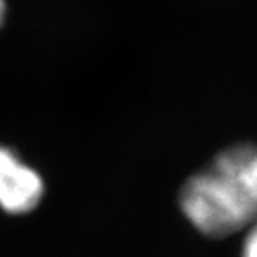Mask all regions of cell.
I'll return each instance as SVG.
<instances>
[{
    "label": "cell",
    "instance_id": "3957f363",
    "mask_svg": "<svg viewBox=\"0 0 257 257\" xmlns=\"http://www.w3.org/2000/svg\"><path fill=\"white\" fill-rule=\"evenodd\" d=\"M240 257H257V222L245 230Z\"/></svg>",
    "mask_w": 257,
    "mask_h": 257
},
{
    "label": "cell",
    "instance_id": "277c9868",
    "mask_svg": "<svg viewBox=\"0 0 257 257\" xmlns=\"http://www.w3.org/2000/svg\"><path fill=\"white\" fill-rule=\"evenodd\" d=\"M4 15H5V4H4V0H0V24H2V20H4Z\"/></svg>",
    "mask_w": 257,
    "mask_h": 257
},
{
    "label": "cell",
    "instance_id": "7a4b0ae2",
    "mask_svg": "<svg viewBox=\"0 0 257 257\" xmlns=\"http://www.w3.org/2000/svg\"><path fill=\"white\" fill-rule=\"evenodd\" d=\"M44 182L32 169L24 166L9 149L0 147V205L12 214L35 209L42 199Z\"/></svg>",
    "mask_w": 257,
    "mask_h": 257
},
{
    "label": "cell",
    "instance_id": "6da1fadb",
    "mask_svg": "<svg viewBox=\"0 0 257 257\" xmlns=\"http://www.w3.org/2000/svg\"><path fill=\"white\" fill-rule=\"evenodd\" d=\"M184 217L205 237L222 239L257 222V144L220 151L179 192Z\"/></svg>",
    "mask_w": 257,
    "mask_h": 257
}]
</instances>
